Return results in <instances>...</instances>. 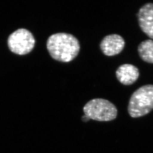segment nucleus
<instances>
[{"label": "nucleus", "instance_id": "obj_3", "mask_svg": "<svg viewBox=\"0 0 153 153\" xmlns=\"http://www.w3.org/2000/svg\"><path fill=\"white\" fill-rule=\"evenodd\" d=\"M85 116L99 121H110L116 119L117 110L111 102L104 99H93L83 107Z\"/></svg>", "mask_w": 153, "mask_h": 153}, {"label": "nucleus", "instance_id": "obj_2", "mask_svg": "<svg viewBox=\"0 0 153 153\" xmlns=\"http://www.w3.org/2000/svg\"><path fill=\"white\" fill-rule=\"evenodd\" d=\"M153 110V85L140 87L132 94L129 102L128 111L133 118L142 117Z\"/></svg>", "mask_w": 153, "mask_h": 153}, {"label": "nucleus", "instance_id": "obj_5", "mask_svg": "<svg viewBox=\"0 0 153 153\" xmlns=\"http://www.w3.org/2000/svg\"><path fill=\"white\" fill-rule=\"evenodd\" d=\"M125 46V41L120 35H108L102 39L100 43V49L107 56H114L122 52Z\"/></svg>", "mask_w": 153, "mask_h": 153}, {"label": "nucleus", "instance_id": "obj_8", "mask_svg": "<svg viewBox=\"0 0 153 153\" xmlns=\"http://www.w3.org/2000/svg\"><path fill=\"white\" fill-rule=\"evenodd\" d=\"M138 52L141 59L149 64H153V40L148 39L140 43Z\"/></svg>", "mask_w": 153, "mask_h": 153}, {"label": "nucleus", "instance_id": "obj_1", "mask_svg": "<svg viewBox=\"0 0 153 153\" xmlns=\"http://www.w3.org/2000/svg\"><path fill=\"white\" fill-rule=\"evenodd\" d=\"M50 55L56 61L70 62L78 55L79 42L75 36L66 33H58L50 36L47 42Z\"/></svg>", "mask_w": 153, "mask_h": 153}, {"label": "nucleus", "instance_id": "obj_7", "mask_svg": "<svg viewBox=\"0 0 153 153\" xmlns=\"http://www.w3.org/2000/svg\"><path fill=\"white\" fill-rule=\"evenodd\" d=\"M117 80L124 85L133 84L139 76L138 68L131 64H123L118 68L116 72Z\"/></svg>", "mask_w": 153, "mask_h": 153}, {"label": "nucleus", "instance_id": "obj_6", "mask_svg": "<svg viewBox=\"0 0 153 153\" xmlns=\"http://www.w3.org/2000/svg\"><path fill=\"white\" fill-rule=\"evenodd\" d=\"M139 25L142 31L153 39V4L147 3L142 7L137 15Z\"/></svg>", "mask_w": 153, "mask_h": 153}, {"label": "nucleus", "instance_id": "obj_4", "mask_svg": "<svg viewBox=\"0 0 153 153\" xmlns=\"http://www.w3.org/2000/svg\"><path fill=\"white\" fill-rule=\"evenodd\" d=\"M35 40L30 31L20 28L9 36L7 45L11 52L19 55L29 53L34 47Z\"/></svg>", "mask_w": 153, "mask_h": 153}]
</instances>
